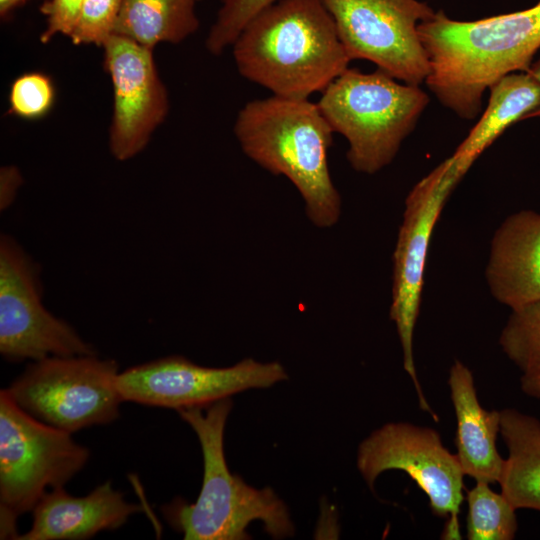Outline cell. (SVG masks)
<instances>
[{"mask_svg":"<svg viewBox=\"0 0 540 540\" xmlns=\"http://www.w3.org/2000/svg\"><path fill=\"white\" fill-rule=\"evenodd\" d=\"M437 100L460 118L474 119L485 91L502 77L527 72L540 49V0L532 7L471 21L444 11L418 25Z\"/></svg>","mask_w":540,"mask_h":540,"instance_id":"1","label":"cell"},{"mask_svg":"<svg viewBox=\"0 0 540 540\" xmlns=\"http://www.w3.org/2000/svg\"><path fill=\"white\" fill-rule=\"evenodd\" d=\"M499 345L523 376L540 373V300L511 310Z\"/></svg>","mask_w":540,"mask_h":540,"instance_id":"21","label":"cell"},{"mask_svg":"<svg viewBox=\"0 0 540 540\" xmlns=\"http://www.w3.org/2000/svg\"><path fill=\"white\" fill-rule=\"evenodd\" d=\"M197 0H122L114 34L153 49L162 42L177 44L199 27Z\"/></svg>","mask_w":540,"mask_h":540,"instance_id":"19","label":"cell"},{"mask_svg":"<svg viewBox=\"0 0 540 540\" xmlns=\"http://www.w3.org/2000/svg\"><path fill=\"white\" fill-rule=\"evenodd\" d=\"M122 0H84L70 39L75 45L102 46L114 34Z\"/></svg>","mask_w":540,"mask_h":540,"instance_id":"24","label":"cell"},{"mask_svg":"<svg viewBox=\"0 0 540 540\" xmlns=\"http://www.w3.org/2000/svg\"><path fill=\"white\" fill-rule=\"evenodd\" d=\"M278 0H222V6L206 39V48L219 55L232 46L246 24Z\"/></svg>","mask_w":540,"mask_h":540,"instance_id":"22","label":"cell"},{"mask_svg":"<svg viewBox=\"0 0 540 540\" xmlns=\"http://www.w3.org/2000/svg\"><path fill=\"white\" fill-rule=\"evenodd\" d=\"M71 433L46 424L0 392L1 538L15 539V521L32 512L47 488L63 487L89 459Z\"/></svg>","mask_w":540,"mask_h":540,"instance_id":"6","label":"cell"},{"mask_svg":"<svg viewBox=\"0 0 540 540\" xmlns=\"http://www.w3.org/2000/svg\"><path fill=\"white\" fill-rule=\"evenodd\" d=\"M357 468L371 490L381 473L405 472L428 497L432 513L447 519L444 538L460 539L465 475L437 430L409 422L384 424L360 443Z\"/></svg>","mask_w":540,"mask_h":540,"instance_id":"11","label":"cell"},{"mask_svg":"<svg viewBox=\"0 0 540 540\" xmlns=\"http://www.w3.org/2000/svg\"><path fill=\"white\" fill-rule=\"evenodd\" d=\"M485 278L491 295L511 310L540 300V212L521 210L499 225Z\"/></svg>","mask_w":540,"mask_h":540,"instance_id":"14","label":"cell"},{"mask_svg":"<svg viewBox=\"0 0 540 540\" xmlns=\"http://www.w3.org/2000/svg\"><path fill=\"white\" fill-rule=\"evenodd\" d=\"M429 103L418 85L400 83L377 69L347 68L317 102L334 132L348 143L351 167L375 174L396 157Z\"/></svg>","mask_w":540,"mask_h":540,"instance_id":"5","label":"cell"},{"mask_svg":"<svg viewBox=\"0 0 540 540\" xmlns=\"http://www.w3.org/2000/svg\"><path fill=\"white\" fill-rule=\"evenodd\" d=\"M232 47L240 75L286 98L323 92L351 62L322 0H278L246 24Z\"/></svg>","mask_w":540,"mask_h":540,"instance_id":"2","label":"cell"},{"mask_svg":"<svg viewBox=\"0 0 540 540\" xmlns=\"http://www.w3.org/2000/svg\"><path fill=\"white\" fill-rule=\"evenodd\" d=\"M322 1L334 19L351 61H370L377 69L406 84L420 86L426 81L430 65L418 25L436 12L426 2Z\"/></svg>","mask_w":540,"mask_h":540,"instance_id":"10","label":"cell"},{"mask_svg":"<svg viewBox=\"0 0 540 540\" xmlns=\"http://www.w3.org/2000/svg\"><path fill=\"white\" fill-rule=\"evenodd\" d=\"M521 390L528 396L540 399V373L531 376H521Z\"/></svg>","mask_w":540,"mask_h":540,"instance_id":"27","label":"cell"},{"mask_svg":"<svg viewBox=\"0 0 540 540\" xmlns=\"http://www.w3.org/2000/svg\"><path fill=\"white\" fill-rule=\"evenodd\" d=\"M118 374L115 360L97 354L48 357L32 361L5 390L34 418L72 434L118 418Z\"/></svg>","mask_w":540,"mask_h":540,"instance_id":"7","label":"cell"},{"mask_svg":"<svg viewBox=\"0 0 540 540\" xmlns=\"http://www.w3.org/2000/svg\"><path fill=\"white\" fill-rule=\"evenodd\" d=\"M84 0H48L40 8L47 17V25L40 35L42 43L57 34L70 37L77 23Z\"/></svg>","mask_w":540,"mask_h":540,"instance_id":"25","label":"cell"},{"mask_svg":"<svg viewBox=\"0 0 540 540\" xmlns=\"http://www.w3.org/2000/svg\"><path fill=\"white\" fill-rule=\"evenodd\" d=\"M54 99L55 89L51 79L43 73L30 72L13 81L9 110L24 119H38L50 111Z\"/></svg>","mask_w":540,"mask_h":540,"instance_id":"23","label":"cell"},{"mask_svg":"<svg viewBox=\"0 0 540 540\" xmlns=\"http://www.w3.org/2000/svg\"><path fill=\"white\" fill-rule=\"evenodd\" d=\"M467 538L469 540H512L518 524L516 509L489 483L477 481L467 491Z\"/></svg>","mask_w":540,"mask_h":540,"instance_id":"20","label":"cell"},{"mask_svg":"<svg viewBox=\"0 0 540 540\" xmlns=\"http://www.w3.org/2000/svg\"><path fill=\"white\" fill-rule=\"evenodd\" d=\"M500 434L508 450L498 482L501 493L516 510L540 512V420L505 408L500 411Z\"/></svg>","mask_w":540,"mask_h":540,"instance_id":"18","label":"cell"},{"mask_svg":"<svg viewBox=\"0 0 540 540\" xmlns=\"http://www.w3.org/2000/svg\"><path fill=\"white\" fill-rule=\"evenodd\" d=\"M232 409L230 398L202 407L178 410L196 433L203 455V481L194 503L180 498L161 510L186 540H247V526L262 521L275 539L291 537L295 528L284 502L271 488L256 489L228 469L224 428Z\"/></svg>","mask_w":540,"mask_h":540,"instance_id":"4","label":"cell"},{"mask_svg":"<svg viewBox=\"0 0 540 540\" xmlns=\"http://www.w3.org/2000/svg\"><path fill=\"white\" fill-rule=\"evenodd\" d=\"M23 183L20 170L14 165L2 166L0 169V210H7L16 199Z\"/></svg>","mask_w":540,"mask_h":540,"instance_id":"26","label":"cell"},{"mask_svg":"<svg viewBox=\"0 0 540 540\" xmlns=\"http://www.w3.org/2000/svg\"><path fill=\"white\" fill-rule=\"evenodd\" d=\"M448 385L456 416V455L464 475L476 482L498 483L505 461L496 446L500 411L481 406L473 374L460 360L450 368Z\"/></svg>","mask_w":540,"mask_h":540,"instance_id":"16","label":"cell"},{"mask_svg":"<svg viewBox=\"0 0 540 540\" xmlns=\"http://www.w3.org/2000/svg\"><path fill=\"white\" fill-rule=\"evenodd\" d=\"M333 133L317 103L276 95L247 102L234 124L244 154L271 174L286 177L319 228L332 227L341 215V196L328 165Z\"/></svg>","mask_w":540,"mask_h":540,"instance_id":"3","label":"cell"},{"mask_svg":"<svg viewBox=\"0 0 540 540\" xmlns=\"http://www.w3.org/2000/svg\"><path fill=\"white\" fill-rule=\"evenodd\" d=\"M40 267L11 235L0 237V353L9 361L97 354L43 304Z\"/></svg>","mask_w":540,"mask_h":540,"instance_id":"9","label":"cell"},{"mask_svg":"<svg viewBox=\"0 0 540 540\" xmlns=\"http://www.w3.org/2000/svg\"><path fill=\"white\" fill-rule=\"evenodd\" d=\"M26 0H0V14L6 16L13 9L23 4Z\"/></svg>","mask_w":540,"mask_h":540,"instance_id":"29","label":"cell"},{"mask_svg":"<svg viewBox=\"0 0 540 540\" xmlns=\"http://www.w3.org/2000/svg\"><path fill=\"white\" fill-rule=\"evenodd\" d=\"M141 506L125 500L111 481L97 486L83 497L67 493L63 487L46 492L33 509L28 532L18 540H80L103 530L121 527Z\"/></svg>","mask_w":540,"mask_h":540,"instance_id":"15","label":"cell"},{"mask_svg":"<svg viewBox=\"0 0 540 540\" xmlns=\"http://www.w3.org/2000/svg\"><path fill=\"white\" fill-rule=\"evenodd\" d=\"M487 108L450 156L464 177L478 157L512 124L528 119L540 105V83L528 72H515L490 88Z\"/></svg>","mask_w":540,"mask_h":540,"instance_id":"17","label":"cell"},{"mask_svg":"<svg viewBox=\"0 0 540 540\" xmlns=\"http://www.w3.org/2000/svg\"><path fill=\"white\" fill-rule=\"evenodd\" d=\"M103 48L114 95L109 149L116 160L126 161L146 147L164 121L168 95L153 49L119 34H113Z\"/></svg>","mask_w":540,"mask_h":540,"instance_id":"13","label":"cell"},{"mask_svg":"<svg viewBox=\"0 0 540 540\" xmlns=\"http://www.w3.org/2000/svg\"><path fill=\"white\" fill-rule=\"evenodd\" d=\"M462 178L448 157L415 184L405 199L393 253L390 319L395 323L403 366L414 384L420 408L431 414L435 421L438 417L427 402L417 377L413 337L432 233L448 197Z\"/></svg>","mask_w":540,"mask_h":540,"instance_id":"8","label":"cell"},{"mask_svg":"<svg viewBox=\"0 0 540 540\" xmlns=\"http://www.w3.org/2000/svg\"><path fill=\"white\" fill-rule=\"evenodd\" d=\"M287 377L284 367L275 361L248 358L214 368L169 356L119 372L116 385L123 401L178 411L207 406L248 389L268 388Z\"/></svg>","mask_w":540,"mask_h":540,"instance_id":"12","label":"cell"},{"mask_svg":"<svg viewBox=\"0 0 540 540\" xmlns=\"http://www.w3.org/2000/svg\"><path fill=\"white\" fill-rule=\"evenodd\" d=\"M540 83V58L537 61H533L529 70L527 71ZM540 118V105L529 115L528 118Z\"/></svg>","mask_w":540,"mask_h":540,"instance_id":"28","label":"cell"}]
</instances>
